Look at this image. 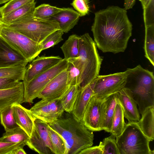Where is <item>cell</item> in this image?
Returning a JSON list of instances; mask_svg holds the SVG:
<instances>
[{"label":"cell","mask_w":154,"mask_h":154,"mask_svg":"<svg viewBox=\"0 0 154 154\" xmlns=\"http://www.w3.org/2000/svg\"><path fill=\"white\" fill-rule=\"evenodd\" d=\"M95 15L91 30L97 47L103 53L124 52L132 30L126 11L111 6Z\"/></svg>","instance_id":"6da1fadb"},{"label":"cell","mask_w":154,"mask_h":154,"mask_svg":"<svg viewBox=\"0 0 154 154\" xmlns=\"http://www.w3.org/2000/svg\"><path fill=\"white\" fill-rule=\"evenodd\" d=\"M49 125L64 140L66 147L65 154H79L82 150L93 145V133L72 115L65 118H60Z\"/></svg>","instance_id":"7a4b0ae2"},{"label":"cell","mask_w":154,"mask_h":154,"mask_svg":"<svg viewBox=\"0 0 154 154\" xmlns=\"http://www.w3.org/2000/svg\"><path fill=\"white\" fill-rule=\"evenodd\" d=\"M125 87L132 93L141 114L146 107L154 106L153 73L139 65L133 68H128Z\"/></svg>","instance_id":"3957f363"},{"label":"cell","mask_w":154,"mask_h":154,"mask_svg":"<svg viewBox=\"0 0 154 154\" xmlns=\"http://www.w3.org/2000/svg\"><path fill=\"white\" fill-rule=\"evenodd\" d=\"M79 57L83 66V72L79 89L82 88L99 75L103 59L99 55L94 41L88 33L79 37Z\"/></svg>","instance_id":"277c9868"},{"label":"cell","mask_w":154,"mask_h":154,"mask_svg":"<svg viewBox=\"0 0 154 154\" xmlns=\"http://www.w3.org/2000/svg\"><path fill=\"white\" fill-rule=\"evenodd\" d=\"M4 26L17 31L39 44L51 33L60 30L56 21L37 18L33 14L11 24H5Z\"/></svg>","instance_id":"5b68a950"},{"label":"cell","mask_w":154,"mask_h":154,"mask_svg":"<svg viewBox=\"0 0 154 154\" xmlns=\"http://www.w3.org/2000/svg\"><path fill=\"white\" fill-rule=\"evenodd\" d=\"M120 154H154L150 141L136 122L126 123L122 134L116 137Z\"/></svg>","instance_id":"8992f818"},{"label":"cell","mask_w":154,"mask_h":154,"mask_svg":"<svg viewBox=\"0 0 154 154\" xmlns=\"http://www.w3.org/2000/svg\"><path fill=\"white\" fill-rule=\"evenodd\" d=\"M2 37L28 61L31 62L42 51L40 44L25 35L6 26L0 33Z\"/></svg>","instance_id":"52a82bcc"},{"label":"cell","mask_w":154,"mask_h":154,"mask_svg":"<svg viewBox=\"0 0 154 154\" xmlns=\"http://www.w3.org/2000/svg\"><path fill=\"white\" fill-rule=\"evenodd\" d=\"M67 65V60L63 59L55 66L35 76L29 82L23 83V103H32L48 84L57 75L66 69Z\"/></svg>","instance_id":"ba28073f"},{"label":"cell","mask_w":154,"mask_h":154,"mask_svg":"<svg viewBox=\"0 0 154 154\" xmlns=\"http://www.w3.org/2000/svg\"><path fill=\"white\" fill-rule=\"evenodd\" d=\"M125 71L106 75H99L94 89L93 95L102 99L120 91L124 88L126 82Z\"/></svg>","instance_id":"9c48e42d"},{"label":"cell","mask_w":154,"mask_h":154,"mask_svg":"<svg viewBox=\"0 0 154 154\" xmlns=\"http://www.w3.org/2000/svg\"><path fill=\"white\" fill-rule=\"evenodd\" d=\"M48 125L43 121L35 119L27 146L40 154H57L49 135Z\"/></svg>","instance_id":"30bf717a"},{"label":"cell","mask_w":154,"mask_h":154,"mask_svg":"<svg viewBox=\"0 0 154 154\" xmlns=\"http://www.w3.org/2000/svg\"><path fill=\"white\" fill-rule=\"evenodd\" d=\"M30 110L35 119L48 125L60 118L64 111L60 100H48L44 99L35 103Z\"/></svg>","instance_id":"8fae6325"},{"label":"cell","mask_w":154,"mask_h":154,"mask_svg":"<svg viewBox=\"0 0 154 154\" xmlns=\"http://www.w3.org/2000/svg\"><path fill=\"white\" fill-rule=\"evenodd\" d=\"M105 99H100L93 95L85 110L82 122L88 130L92 132L102 130Z\"/></svg>","instance_id":"7c38bea8"},{"label":"cell","mask_w":154,"mask_h":154,"mask_svg":"<svg viewBox=\"0 0 154 154\" xmlns=\"http://www.w3.org/2000/svg\"><path fill=\"white\" fill-rule=\"evenodd\" d=\"M67 76L66 69L60 72L48 84L37 97L48 100H60L70 86Z\"/></svg>","instance_id":"4fadbf2b"},{"label":"cell","mask_w":154,"mask_h":154,"mask_svg":"<svg viewBox=\"0 0 154 154\" xmlns=\"http://www.w3.org/2000/svg\"><path fill=\"white\" fill-rule=\"evenodd\" d=\"M37 57L26 67L23 83L29 82L35 76L55 66L63 59L59 56Z\"/></svg>","instance_id":"5bb4252c"},{"label":"cell","mask_w":154,"mask_h":154,"mask_svg":"<svg viewBox=\"0 0 154 154\" xmlns=\"http://www.w3.org/2000/svg\"><path fill=\"white\" fill-rule=\"evenodd\" d=\"M28 63L20 53L0 36V68L26 66Z\"/></svg>","instance_id":"9a60e30c"},{"label":"cell","mask_w":154,"mask_h":154,"mask_svg":"<svg viewBox=\"0 0 154 154\" xmlns=\"http://www.w3.org/2000/svg\"><path fill=\"white\" fill-rule=\"evenodd\" d=\"M117 94L123 110L124 117L128 122L139 121L140 118V113L131 91L124 87Z\"/></svg>","instance_id":"2e32d148"},{"label":"cell","mask_w":154,"mask_h":154,"mask_svg":"<svg viewBox=\"0 0 154 154\" xmlns=\"http://www.w3.org/2000/svg\"><path fill=\"white\" fill-rule=\"evenodd\" d=\"M24 91L23 81L11 88L0 90V114L14 104L23 103Z\"/></svg>","instance_id":"e0dca14e"},{"label":"cell","mask_w":154,"mask_h":154,"mask_svg":"<svg viewBox=\"0 0 154 154\" xmlns=\"http://www.w3.org/2000/svg\"><path fill=\"white\" fill-rule=\"evenodd\" d=\"M96 81V78L85 87L79 89L77 97L71 113L79 121H82L85 108L93 95Z\"/></svg>","instance_id":"ac0fdd59"},{"label":"cell","mask_w":154,"mask_h":154,"mask_svg":"<svg viewBox=\"0 0 154 154\" xmlns=\"http://www.w3.org/2000/svg\"><path fill=\"white\" fill-rule=\"evenodd\" d=\"M79 17L78 13L72 8H63L62 11L53 15L50 20L57 22L60 30L66 33L77 24Z\"/></svg>","instance_id":"d6986e66"},{"label":"cell","mask_w":154,"mask_h":154,"mask_svg":"<svg viewBox=\"0 0 154 154\" xmlns=\"http://www.w3.org/2000/svg\"><path fill=\"white\" fill-rule=\"evenodd\" d=\"M12 107L14 116L17 123L30 137L35 119L30 109L24 107L20 104H14Z\"/></svg>","instance_id":"ffe728a7"},{"label":"cell","mask_w":154,"mask_h":154,"mask_svg":"<svg viewBox=\"0 0 154 154\" xmlns=\"http://www.w3.org/2000/svg\"><path fill=\"white\" fill-rule=\"evenodd\" d=\"M154 106H148L142 114V117L136 123L149 141L154 138Z\"/></svg>","instance_id":"44dd1931"},{"label":"cell","mask_w":154,"mask_h":154,"mask_svg":"<svg viewBox=\"0 0 154 154\" xmlns=\"http://www.w3.org/2000/svg\"><path fill=\"white\" fill-rule=\"evenodd\" d=\"M67 60L68 65L66 70L67 75V84L69 86H79L83 72V66L79 58V57Z\"/></svg>","instance_id":"7402d4cb"},{"label":"cell","mask_w":154,"mask_h":154,"mask_svg":"<svg viewBox=\"0 0 154 154\" xmlns=\"http://www.w3.org/2000/svg\"><path fill=\"white\" fill-rule=\"evenodd\" d=\"M118 100L116 93L110 95L105 100L102 129L107 132L111 131L112 119Z\"/></svg>","instance_id":"603a6c76"},{"label":"cell","mask_w":154,"mask_h":154,"mask_svg":"<svg viewBox=\"0 0 154 154\" xmlns=\"http://www.w3.org/2000/svg\"><path fill=\"white\" fill-rule=\"evenodd\" d=\"M36 2L34 1L24 5L1 17L5 24L12 23L28 16L33 14Z\"/></svg>","instance_id":"cb8c5ba5"},{"label":"cell","mask_w":154,"mask_h":154,"mask_svg":"<svg viewBox=\"0 0 154 154\" xmlns=\"http://www.w3.org/2000/svg\"><path fill=\"white\" fill-rule=\"evenodd\" d=\"M79 37L76 34L71 35L61 47L64 59L67 60L79 57Z\"/></svg>","instance_id":"d4e9b609"},{"label":"cell","mask_w":154,"mask_h":154,"mask_svg":"<svg viewBox=\"0 0 154 154\" xmlns=\"http://www.w3.org/2000/svg\"><path fill=\"white\" fill-rule=\"evenodd\" d=\"M122 106L118 100L112 118L110 133L117 137L122 133L126 123Z\"/></svg>","instance_id":"484cf974"},{"label":"cell","mask_w":154,"mask_h":154,"mask_svg":"<svg viewBox=\"0 0 154 154\" xmlns=\"http://www.w3.org/2000/svg\"><path fill=\"white\" fill-rule=\"evenodd\" d=\"M29 136L20 126L11 131H5L0 137V141L13 143H23L27 145Z\"/></svg>","instance_id":"4316f807"},{"label":"cell","mask_w":154,"mask_h":154,"mask_svg":"<svg viewBox=\"0 0 154 154\" xmlns=\"http://www.w3.org/2000/svg\"><path fill=\"white\" fill-rule=\"evenodd\" d=\"M144 46L145 57L154 66V24L145 26Z\"/></svg>","instance_id":"83f0119b"},{"label":"cell","mask_w":154,"mask_h":154,"mask_svg":"<svg viewBox=\"0 0 154 154\" xmlns=\"http://www.w3.org/2000/svg\"><path fill=\"white\" fill-rule=\"evenodd\" d=\"M79 86H70L60 100L64 111L71 113L77 99Z\"/></svg>","instance_id":"f1b7e54d"},{"label":"cell","mask_w":154,"mask_h":154,"mask_svg":"<svg viewBox=\"0 0 154 154\" xmlns=\"http://www.w3.org/2000/svg\"><path fill=\"white\" fill-rule=\"evenodd\" d=\"M63 8H60L47 4H42L35 8L33 16L36 18L46 20H50L54 15L62 11Z\"/></svg>","instance_id":"f546056e"},{"label":"cell","mask_w":154,"mask_h":154,"mask_svg":"<svg viewBox=\"0 0 154 154\" xmlns=\"http://www.w3.org/2000/svg\"><path fill=\"white\" fill-rule=\"evenodd\" d=\"M12 106L7 108L0 114L1 124L5 131H10L19 127L14 116Z\"/></svg>","instance_id":"4dcf8cb0"},{"label":"cell","mask_w":154,"mask_h":154,"mask_svg":"<svg viewBox=\"0 0 154 154\" xmlns=\"http://www.w3.org/2000/svg\"><path fill=\"white\" fill-rule=\"evenodd\" d=\"M26 66H18L0 68V78L11 77L23 81Z\"/></svg>","instance_id":"1f68e13d"},{"label":"cell","mask_w":154,"mask_h":154,"mask_svg":"<svg viewBox=\"0 0 154 154\" xmlns=\"http://www.w3.org/2000/svg\"><path fill=\"white\" fill-rule=\"evenodd\" d=\"M48 129L51 140L56 150L57 154H65L66 147L65 141L63 138L48 124Z\"/></svg>","instance_id":"d6a6232c"},{"label":"cell","mask_w":154,"mask_h":154,"mask_svg":"<svg viewBox=\"0 0 154 154\" xmlns=\"http://www.w3.org/2000/svg\"><path fill=\"white\" fill-rule=\"evenodd\" d=\"M63 33L61 30H59L48 35L39 44L42 51L53 47L63 40Z\"/></svg>","instance_id":"836d02e7"},{"label":"cell","mask_w":154,"mask_h":154,"mask_svg":"<svg viewBox=\"0 0 154 154\" xmlns=\"http://www.w3.org/2000/svg\"><path fill=\"white\" fill-rule=\"evenodd\" d=\"M102 142L103 154H120L115 135L111 134L109 136L104 138Z\"/></svg>","instance_id":"e575fe53"},{"label":"cell","mask_w":154,"mask_h":154,"mask_svg":"<svg viewBox=\"0 0 154 154\" xmlns=\"http://www.w3.org/2000/svg\"><path fill=\"white\" fill-rule=\"evenodd\" d=\"M35 0H11L0 7V16L3 17L10 12Z\"/></svg>","instance_id":"d590c367"},{"label":"cell","mask_w":154,"mask_h":154,"mask_svg":"<svg viewBox=\"0 0 154 154\" xmlns=\"http://www.w3.org/2000/svg\"><path fill=\"white\" fill-rule=\"evenodd\" d=\"M71 5L79 14L80 17L88 14L89 11V7L88 0H73Z\"/></svg>","instance_id":"8d00e7d4"},{"label":"cell","mask_w":154,"mask_h":154,"mask_svg":"<svg viewBox=\"0 0 154 154\" xmlns=\"http://www.w3.org/2000/svg\"><path fill=\"white\" fill-rule=\"evenodd\" d=\"M26 145L23 143H13L0 141V154H12L17 148Z\"/></svg>","instance_id":"74e56055"},{"label":"cell","mask_w":154,"mask_h":154,"mask_svg":"<svg viewBox=\"0 0 154 154\" xmlns=\"http://www.w3.org/2000/svg\"><path fill=\"white\" fill-rule=\"evenodd\" d=\"M143 9V17L145 26L154 24V0H152L148 5Z\"/></svg>","instance_id":"f35d334b"},{"label":"cell","mask_w":154,"mask_h":154,"mask_svg":"<svg viewBox=\"0 0 154 154\" xmlns=\"http://www.w3.org/2000/svg\"><path fill=\"white\" fill-rule=\"evenodd\" d=\"M21 81L11 77L0 78V90L11 88L18 85Z\"/></svg>","instance_id":"ab89813d"},{"label":"cell","mask_w":154,"mask_h":154,"mask_svg":"<svg viewBox=\"0 0 154 154\" xmlns=\"http://www.w3.org/2000/svg\"><path fill=\"white\" fill-rule=\"evenodd\" d=\"M102 142L98 146L88 147L80 152L79 154H103Z\"/></svg>","instance_id":"60d3db41"},{"label":"cell","mask_w":154,"mask_h":154,"mask_svg":"<svg viewBox=\"0 0 154 154\" xmlns=\"http://www.w3.org/2000/svg\"><path fill=\"white\" fill-rule=\"evenodd\" d=\"M136 0H125L124 6L126 11L132 8Z\"/></svg>","instance_id":"b9f144b4"},{"label":"cell","mask_w":154,"mask_h":154,"mask_svg":"<svg viewBox=\"0 0 154 154\" xmlns=\"http://www.w3.org/2000/svg\"><path fill=\"white\" fill-rule=\"evenodd\" d=\"M26 153L23 149V147H20L17 148L12 152V154H26Z\"/></svg>","instance_id":"7bdbcfd3"},{"label":"cell","mask_w":154,"mask_h":154,"mask_svg":"<svg viewBox=\"0 0 154 154\" xmlns=\"http://www.w3.org/2000/svg\"><path fill=\"white\" fill-rule=\"evenodd\" d=\"M5 24L2 20V17L0 16V33L2 28L4 27Z\"/></svg>","instance_id":"ee69618b"},{"label":"cell","mask_w":154,"mask_h":154,"mask_svg":"<svg viewBox=\"0 0 154 154\" xmlns=\"http://www.w3.org/2000/svg\"><path fill=\"white\" fill-rule=\"evenodd\" d=\"M11 0H0V5L8 2Z\"/></svg>","instance_id":"f6af8a7d"},{"label":"cell","mask_w":154,"mask_h":154,"mask_svg":"<svg viewBox=\"0 0 154 154\" xmlns=\"http://www.w3.org/2000/svg\"><path fill=\"white\" fill-rule=\"evenodd\" d=\"M139 0L140 1V2H141V1H142V0Z\"/></svg>","instance_id":"bcb514c9"}]
</instances>
